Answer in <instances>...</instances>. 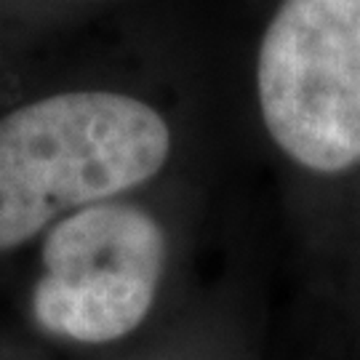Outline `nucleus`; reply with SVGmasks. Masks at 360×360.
<instances>
[{
	"label": "nucleus",
	"mask_w": 360,
	"mask_h": 360,
	"mask_svg": "<svg viewBox=\"0 0 360 360\" xmlns=\"http://www.w3.org/2000/svg\"><path fill=\"white\" fill-rule=\"evenodd\" d=\"M262 120L315 174L360 166V0H283L259 46Z\"/></svg>",
	"instance_id": "obj_2"
},
{
	"label": "nucleus",
	"mask_w": 360,
	"mask_h": 360,
	"mask_svg": "<svg viewBox=\"0 0 360 360\" xmlns=\"http://www.w3.org/2000/svg\"><path fill=\"white\" fill-rule=\"evenodd\" d=\"M32 318L46 334L107 345L150 315L166 264V235L153 214L129 203H96L51 227Z\"/></svg>",
	"instance_id": "obj_3"
},
{
	"label": "nucleus",
	"mask_w": 360,
	"mask_h": 360,
	"mask_svg": "<svg viewBox=\"0 0 360 360\" xmlns=\"http://www.w3.org/2000/svg\"><path fill=\"white\" fill-rule=\"evenodd\" d=\"M168 153L166 120L123 94H56L0 117V251L153 179Z\"/></svg>",
	"instance_id": "obj_1"
}]
</instances>
